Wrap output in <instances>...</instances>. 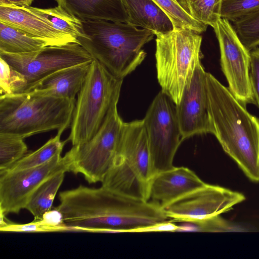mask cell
<instances>
[{"instance_id":"484cf974","label":"cell","mask_w":259,"mask_h":259,"mask_svg":"<svg viewBox=\"0 0 259 259\" xmlns=\"http://www.w3.org/2000/svg\"><path fill=\"white\" fill-rule=\"evenodd\" d=\"M27 152L28 147L23 138L0 133V171L10 168Z\"/></svg>"},{"instance_id":"603a6c76","label":"cell","mask_w":259,"mask_h":259,"mask_svg":"<svg viewBox=\"0 0 259 259\" xmlns=\"http://www.w3.org/2000/svg\"><path fill=\"white\" fill-rule=\"evenodd\" d=\"M34 10L48 19L58 30L76 38L84 37L81 20L58 5L54 8Z\"/></svg>"},{"instance_id":"9c48e42d","label":"cell","mask_w":259,"mask_h":259,"mask_svg":"<svg viewBox=\"0 0 259 259\" xmlns=\"http://www.w3.org/2000/svg\"><path fill=\"white\" fill-rule=\"evenodd\" d=\"M143 120L154 176L174 167L175 155L182 142L176 105L161 91L150 105Z\"/></svg>"},{"instance_id":"ba28073f","label":"cell","mask_w":259,"mask_h":259,"mask_svg":"<svg viewBox=\"0 0 259 259\" xmlns=\"http://www.w3.org/2000/svg\"><path fill=\"white\" fill-rule=\"evenodd\" d=\"M117 105L111 107L92 139L72 146L65 154L69 171L81 174L90 184L102 183L116 157L124 123L118 113Z\"/></svg>"},{"instance_id":"44dd1931","label":"cell","mask_w":259,"mask_h":259,"mask_svg":"<svg viewBox=\"0 0 259 259\" xmlns=\"http://www.w3.org/2000/svg\"><path fill=\"white\" fill-rule=\"evenodd\" d=\"M65 170H61L43 182L30 198L25 209L34 217V220H41L44 214L52 208L57 193L62 185Z\"/></svg>"},{"instance_id":"ac0fdd59","label":"cell","mask_w":259,"mask_h":259,"mask_svg":"<svg viewBox=\"0 0 259 259\" xmlns=\"http://www.w3.org/2000/svg\"><path fill=\"white\" fill-rule=\"evenodd\" d=\"M58 5L81 20H104L126 23L121 0H56Z\"/></svg>"},{"instance_id":"4316f807","label":"cell","mask_w":259,"mask_h":259,"mask_svg":"<svg viewBox=\"0 0 259 259\" xmlns=\"http://www.w3.org/2000/svg\"><path fill=\"white\" fill-rule=\"evenodd\" d=\"M180 223L177 224L176 232H226L243 230L219 215Z\"/></svg>"},{"instance_id":"2e32d148","label":"cell","mask_w":259,"mask_h":259,"mask_svg":"<svg viewBox=\"0 0 259 259\" xmlns=\"http://www.w3.org/2000/svg\"><path fill=\"white\" fill-rule=\"evenodd\" d=\"M0 22L47 39L55 46L79 44L76 38L57 30L48 19L31 6H0Z\"/></svg>"},{"instance_id":"1f68e13d","label":"cell","mask_w":259,"mask_h":259,"mask_svg":"<svg viewBox=\"0 0 259 259\" xmlns=\"http://www.w3.org/2000/svg\"><path fill=\"white\" fill-rule=\"evenodd\" d=\"M249 79L255 104L259 108V48L250 51Z\"/></svg>"},{"instance_id":"83f0119b","label":"cell","mask_w":259,"mask_h":259,"mask_svg":"<svg viewBox=\"0 0 259 259\" xmlns=\"http://www.w3.org/2000/svg\"><path fill=\"white\" fill-rule=\"evenodd\" d=\"M233 27L244 46L249 51L259 45V8L237 19Z\"/></svg>"},{"instance_id":"4dcf8cb0","label":"cell","mask_w":259,"mask_h":259,"mask_svg":"<svg viewBox=\"0 0 259 259\" xmlns=\"http://www.w3.org/2000/svg\"><path fill=\"white\" fill-rule=\"evenodd\" d=\"M1 232H55L52 228L46 225L41 220H33L25 224H16L8 221L0 227Z\"/></svg>"},{"instance_id":"277c9868","label":"cell","mask_w":259,"mask_h":259,"mask_svg":"<svg viewBox=\"0 0 259 259\" xmlns=\"http://www.w3.org/2000/svg\"><path fill=\"white\" fill-rule=\"evenodd\" d=\"M76 100L29 93L0 96V133L23 139L71 125Z\"/></svg>"},{"instance_id":"f546056e","label":"cell","mask_w":259,"mask_h":259,"mask_svg":"<svg viewBox=\"0 0 259 259\" xmlns=\"http://www.w3.org/2000/svg\"><path fill=\"white\" fill-rule=\"evenodd\" d=\"M259 8V0H223L221 17L234 22Z\"/></svg>"},{"instance_id":"e0dca14e","label":"cell","mask_w":259,"mask_h":259,"mask_svg":"<svg viewBox=\"0 0 259 259\" xmlns=\"http://www.w3.org/2000/svg\"><path fill=\"white\" fill-rule=\"evenodd\" d=\"M91 62L55 71L28 87L24 93L74 100L85 80Z\"/></svg>"},{"instance_id":"8992f818","label":"cell","mask_w":259,"mask_h":259,"mask_svg":"<svg viewBox=\"0 0 259 259\" xmlns=\"http://www.w3.org/2000/svg\"><path fill=\"white\" fill-rule=\"evenodd\" d=\"M122 81L97 60L92 61L77 94L67 142L78 145L95 136L111 107L118 103Z\"/></svg>"},{"instance_id":"3957f363","label":"cell","mask_w":259,"mask_h":259,"mask_svg":"<svg viewBox=\"0 0 259 259\" xmlns=\"http://www.w3.org/2000/svg\"><path fill=\"white\" fill-rule=\"evenodd\" d=\"M84 36L81 45L112 75L123 79L143 61V46L154 33L126 23L104 20H81Z\"/></svg>"},{"instance_id":"5bb4252c","label":"cell","mask_w":259,"mask_h":259,"mask_svg":"<svg viewBox=\"0 0 259 259\" xmlns=\"http://www.w3.org/2000/svg\"><path fill=\"white\" fill-rule=\"evenodd\" d=\"M206 73L199 63L176 105L182 141L195 135L214 134L209 109Z\"/></svg>"},{"instance_id":"5b68a950","label":"cell","mask_w":259,"mask_h":259,"mask_svg":"<svg viewBox=\"0 0 259 259\" xmlns=\"http://www.w3.org/2000/svg\"><path fill=\"white\" fill-rule=\"evenodd\" d=\"M153 176L143 119L124 122L116 157L102 186L123 195L149 201V183Z\"/></svg>"},{"instance_id":"7c38bea8","label":"cell","mask_w":259,"mask_h":259,"mask_svg":"<svg viewBox=\"0 0 259 259\" xmlns=\"http://www.w3.org/2000/svg\"><path fill=\"white\" fill-rule=\"evenodd\" d=\"M61 170L69 171L66 156L55 155L38 166L0 171V212L18 214L25 209L34 192L47 179Z\"/></svg>"},{"instance_id":"8fae6325","label":"cell","mask_w":259,"mask_h":259,"mask_svg":"<svg viewBox=\"0 0 259 259\" xmlns=\"http://www.w3.org/2000/svg\"><path fill=\"white\" fill-rule=\"evenodd\" d=\"M213 28L219 42L221 68L229 90L244 105L254 103L249 79L250 51L227 19L221 18Z\"/></svg>"},{"instance_id":"4fadbf2b","label":"cell","mask_w":259,"mask_h":259,"mask_svg":"<svg viewBox=\"0 0 259 259\" xmlns=\"http://www.w3.org/2000/svg\"><path fill=\"white\" fill-rule=\"evenodd\" d=\"M245 199L241 193L206 184L163 208L169 219L180 222L220 215Z\"/></svg>"},{"instance_id":"7402d4cb","label":"cell","mask_w":259,"mask_h":259,"mask_svg":"<svg viewBox=\"0 0 259 259\" xmlns=\"http://www.w3.org/2000/svg\"><path fill=\"white\" fill-rule=\"evenodd\" d=\"M61 136V134L57 133L55 137L50 139L39 148L31 153H27L6 170H16L30 168L47 163L55 155L62 153L64 145L67 142V140L62 141Z\"/></svg>"},{"instance_id":"7a4b0ae2","label":"cell","mask_w":259,"mask_h":259,"mask_svg":"<svg viewBox=\"0 0 259 259\" xmlns=\"http://www.w3.org/2000/svg\"><path fill=\"white\" fill-rule=\"evenodd\" d=\"M206 82L213 135L245 175L259 182V119L209 72Z\"/></svg>"},{"instance_id":"836d02e7","label":"cell","mask_w":259,"mask_h":259,"mask_svg":"<svg viewBox=\"0 0 259 259\" xmlns=\"http://www.w3.org/2000/svg\"></svg>"},{"instance_id":"f1b7e54d","label":"cell","mask_w":259,"mask_h":259,"mask_svg":"<svg viewBox=\"0 0 259 259\" xmlns=\"http://www.w3.org/2000/svg\"><path fill=\"white\" fill-rule=\"evenodd\" d=\"M0 64L1 95L24 93L28 85L24 76L1 58Z\"/></svg>"},{"instance_id":"d4e9b609","label":"cell","mask_w":259,"mask_h":259,"mask_svg":"<svg viewBox=\"0 0 259 259\" xmlns=\"http://www.w3.org/2000/svg\"><path fill=\"white\" fill-rule=\"evenodd\" d=\"M168 16L174 29H189L199 33L206 30L207 25L191 16L176 0H153Z\"/></svg>"},{"instance_id":"9a60e30c","label":"cell","mask_w":259,"mask_h":259,"mask_svg":"<svg viewBox=\"0 0 259 259\" xmlns=\"http://www.w3.org/2000/svg\"><path fill=\"white\" fill-rule=\"evenodd\" d=\"M205 184L189 168L174 166L152 177L149 183V200L163 208Z\"/></svg>"},{"instance_id":"d6a6232c","label":"cell","mask_w":259,"mask_h":259,"mask_svg":"<svg viewBox=\"0 0 259 259\" xmlns=\"http://www.w3.org/2000/svg\"><path fill=\"white\" fill-rule=\"evenodd\" d=\"M33 0H0V6H30Z\"/></svg>"},{"instance_id":"cb8c5ba5","label":"cell","mask_w":259,"mask_h":259,"mask_svg":"<svg viewBox=\"0 0 259 259\" xmlns=\"http://www.w3.org/2000/svg\"><path fill=\"white\" fill-rule=\"evenodd\" d=\"M194 19L212 28L221 19L223 0H176Z\"/></svg>"},{"instance_id":"d6986e66","label":"cell","mask_w":259,"mask_h":259,"mask_svg":"<svg viewBox=\"0 0 259 259\" xmlns=\"http://www.w3.org/2000/svg\"><path fill=\"white\" fill-rule=\"evenodd\" d=\"M127 15V23L152 31L155 35L174 29L165 12L153 0H121Z\"/></svg>"},{"instance_id":"6da1fadb","label":"cell","mask_w":259,"mask_h":259,"mask_svg":"<svg viewBox=\"0 0 259 259\" xmlns=\"http://www.w3.org/2000/svg\"><path fill=\"white\" fill-rule=\"evenodd\" d=\"M56 208L69 231L141 232L151 226L172 221L163 208L109 190L80 185L59 193Z\"/></svg>"},{"instance_id":"ffe728a7","label":"cell","mask_w":259,"mask_h":259,"mask_svg":"<svg viewBox=\"0 0 259 259\" xmlns=\"http://www.w3.org/2000/svg\"><path fill=\"white\" fill-rule=\"evenodd\" d=\"M55 46L50 40L33 35L0 22V52L21 54Z\"/></svg>"},{"instance_id":"30bf717a","label":"cell","mask_w":259,"mask_h":259,"mask_svg":"<svg viewBox=\"0 0 259 259\" xmlns=\"http://www.w3.org/2000/svg\"><path fill=\"white\" fill-rule=\"evenodd\" d=\"M0 58L24 76L27 89L55 71L94 60L78 43L48 46L37 51L21 54L0 52Z\"/></svg>"},{"instance_id":"52a82bcc","label":"cell","mask_w":259,"mask_h":259,"mask_svg":"<svg viewBox=\"0 0 259 259\" xmlns=\"http://www.w3.org/2000/svg\"><path fill=\"white\" fill-rule=\"evenodd\" d=\"M156 36L157 80L161 91L177 105L201 62L202 37L189 29H174Z\"/></svg>"}]
</instances>
